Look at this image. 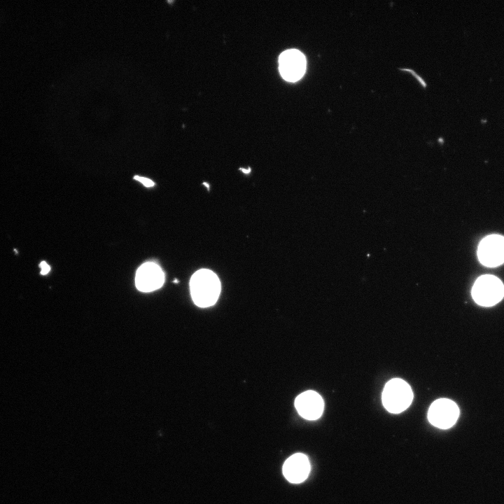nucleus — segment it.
<instances>
[{
  "label": "nucleus",
  "instance_id": "nucleus-1",
  "mask_svg": "<svg viewBox=\"0 0 504 504\" xmlns=\"http://www.w3.org/2000/svg\"><path fill=\"white\" fill-rule=\"evenodd\" d=\"M190 289L192 299L197 306L209 307L214 305L218 299L220 282L214 272L202 269L192 276Z\"/></svg>",
  "mask_w": 504,
  "mask_h": 504
},
{
  "label": "nucleus",
  "instance_id": "nucleus-2",
  "mask_svg": "<svg viewBox=\"0 0 504 504\" xmlns=\"http://www.w3.org/2000/svg\"><path fill=\"white\" fill-rule=\"evenodd\" d=\"M412 400V388L405 381L395 378L386 384L382 393V403L388 412L399 414L410 405Z\"/></svg>",
  "mask_w": 504,
  "mask_h": 504
},
{
  "label": "nucleus",
  "instance_id": "nucleus-3",
  "mask_svg": "<svg viewBox=\"0 0 504 504\" xmlns=\"http://www.w3.org/2000/svg\"><path fill=\"white\" fill-rule=\"evenodd\" d=\"M475 302L483 307H492L504 297V285L495 276L485 274L479 276L472 288Z\"/></svg>",
  "mask_w": 504,
  "mask_h": 504
},
{
  "label": "nucleus",
  "instance_id": "nucleus-4",
  "mask_svg": "<svg viewBox=\"0 0 504 504\" xmlns=\"http://www.w3.org/2000/svg\"><path fill=\"white\" fill-rule=\"evenodd\" d=\"M458 416V407L454 401L447 398H440L434 401L428 412L429 422L441 429H447L454 426Z\"/></svg>",
  "mask_w": 504,
  "mask_h": 504
},
{
  "label": "nucleus",
  "instance_id": "nucleus-5",
  "mask_svg": "<svg viewBox=\"0 0 504 504\" xmlns=\"http://www.w3.org/2000/svg\"><path fill=\"white\" fill-rule=\"evenodd\" d=\"M477 255L480 262L486 267H496L504 262V237L491 234L479 244Z\"/></svg>",
  "mask_w": 504,
  "mask_h": 504
},
{
  "label": "nucleus",
  "instance_id": "nucleus-6",
  "mask_svg": "<svg viewBox=\"0 0 504 504\" xmlns=\"http://www.w3.org/2000/svg\"><path fill=\"white\" fill-rule=\"evenodd\" d=\"M279 71L284 79L295 82L302 77L306 69L304 55L295 49L287 50L279 56Z\"/></svg>",
  "mask_w": 504,
  "mask_h": 504
},
{
  "label": "nucleus",
  "instance_id": "nucleus-7",
  "mask_svg": "<svg viewBox=\"0 0 504 504\" xmlns=\"http://www.w3.org/2000/svg\"><path fill=\"white\" fill-rule=\"evenodd\" d=\"M164 282V272L161 267L155 262H145L136 271L135 285L140 291L155 290L162 287Z\"/></svg>",
  "mask_w": 504,
  "mask_h": 504
},
{
  "label": "nucleus",
  "instance_id": "nucleus-8",
  "mask_svg": "<svg viewBox=\"0 0 504 504\" xmlns=\"http://www.w3.org/2000/svg\"><path fill=\"white\" fill-rule=\"evenodd\" d=\"M295 406L299 414L304 419L316 420L323 412L324 402L318 393L307 391L295 398Z\"/></svg>",
  "mask_w": 504,
  "mask_h": 504
},
{
  "label": "nucleus",
  "instance_id": "nucleus-9",
  "mask_svg": "<svg viewBox=\"0 0 504 504\" xmlns=\"http://www.w3.org/2000/svg\"><path fill=\"white\" fill-rule=\"evenodd\" d=\"M283 474L286 479L294 484L304 482L310 472L308 457L301 453L294 454L286 459L283 465Z\"/></svg>",
  "mask_w": 504,
  "mask_h": 504
},
{
  "label": "nucleus",
  "instance_id": "nucleus-10",
  "mask_svg": "<svg viewBox=\"0 0 504 504\" xmlns=\"http://www.w3.org/2000/svg\"><path fill=\"white\" fill-rule=\"evenodd\" d=\"M134 178L136 181L141 182V183L144 184V186H145L146 187H148V188L152 187L155 185L154 182L148 178H145V177H142V176H135L134 177Z\"/></svg>",
  "mask_w": 504,
  "mask_h": 504
},
{
  "label": "nucleus",
  "instance_id": "nucleus-11",
  "mask_svg": "<svg viewBox=\"0 0 504 504\" xmlns=\"http://www.w3.org/2000/svg\"><path fill=\"white\" fill-rule=\"evenodd\" d=\"M41 268V274L46 275L50 271V267L46 261H42L39 264Z\"/></svg>",
  "mask_w": 504,
  "mask_h": 504
},
{
  "label": "nucleus",
  "instance_id": "nucleus-12",
  "mask_svg": "<svg viewBox=\"0 0 504 504\" xmlns=\"http://www.w3.org/2000/svg\"><path fill=\"white\" fill-rule=\"evenodd\" d=\"M241 170H242L244 173H248V172L251 171L250 169H249L248 170H246V169H242Z\"/></svg>",
  "mask_w": 504,
  "mask_h": 504
}]
</instances>
